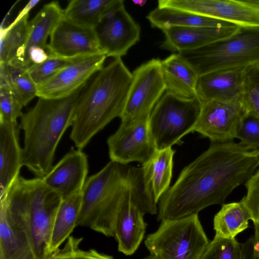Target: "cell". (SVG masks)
Listing matches in <instances>:
<instances>
[{"mask_svg": "<svg viewBox=\"0 0 259 259\" xmlns=\"http://www.w3.org/2000/svg\"><path fill=\"white\" fill-rule=\"evenodd\" d=\"M63 17L64 9L58 2L53 1L45 5L29 21L25 43L14 60L9 64L28 70L31 67L27 57L28 51L35 47L47 48L48 37Z\"/></svg>", "mask_w": 259, "mask_h": 259, "instance_id": "obj_20", "label": "cell"}, {"mask_svg": "<svg viewBox=\"0 0 259 259\" xmlns=\"http://www.w3.org/2000/svg\"><path fill=\"white\" fill-rule=\"evenodd\" d=\"M144 215L131 201L130 189L125 180L114 237L117 242L118 250L125 255L133 254L144 238L147 227Z\"/></svg>", "mask_w": 259, "mask_h": 259, "instance_id": "obj_17", "label": "cell"}, {"mask_svg": "<svg viewBox=\"0 0 259 259\" xmlns=\"http://www.w3.org/2000/svg\"><path fill=\"white\" fill-rule=\"evenodd\" d=\"M17 122L0 120V196L19 177L23 165Z\"/></svg>", "mask_w": 259, "mask_h": 259, "instance_id": "obj_21", "label": "cell"}, {"mask_svg": "<svg viewBox=\"0 0 259 259\" xmlns=\"http://www.w3.org/2000/svg\"><path fill=\"white\" fill-rule=\"evenodd\" d=\"M104 53L77 58L50 79L37 87V97L60 99L85 87L89 79L104 66Z\"/></svg>", "mask_w": 259, "mask_h": 259, "instance_id": "obj_14", "label": "cell"}, {"mask_svg": "<svg viewBox=\"0 0 259 259\" xmlns=\"http://www.w3.org/2000/svg\"><path fill=\"white\" fill-rule=\"evenodd\" d=\"M199 118L194 132L208 138L211 143L233 141L239 125L247 112L242 96L229 102H201Z\"/></svg>", "mask_w": 259, "mask_h": 259, "instance_id": "obj_13", "label": "cell"}, {"mask_svg": "<svg viewBox=\"0 0 259 259\" xmlns=\"http://www.w3.org/2000/svg\"><path fill=\"white\" fill-rule=\"evenodd\" d=\"M23 105L5 84H0V120L17 122L23 115Z\"/></svg>", "mask_w": 259, "mask_h": 259, "instance_id": "obj_37", "label": "cell"}, {"mask_svg": "<svg viewBox=\"0 0 259 259\" xmlns=\"http://www.w3.org/2000/svg\"><path fill=\"white\" fill-rule=\"evenodd\" d=\"M247 194L241 200L254 225H259V169L245 182Z\"/></svg>", "mask_w": 259, "mask_h": 259, "instance_id": "obj_38", "label": "cell"}, {"mask_svg": "<svg viewBox=\"0 0 259 259\" xmlns=\"http://www.w3.org/2000/svg\"><path fill=\"white\" fill-rule=\"evenodd\" d=\"M201 107L197 97L183 99L165 91L149 116V129L156 150L181 144L184 136L193 132Z\"/></svg>", "mask_w": 259, "mask_h": 259, "instance_id": "obj_8", "label": "cell"}, {"mask_svg": "<svg viewBox=\"0 0 259 259\" xmlns=\"http://www.w3.org/2000/svg\"><path fill=\"white\" fill-rule=\"evenodd\" d=\"M132 80V73L121 58L100 70L83 90L74 110L70 139L82 150L111 120L120 117Z\"/></svg>", "mask_w": 259, "mask_h": 259, "instance_id": "obj_2", "label": "cell"}, {"mask_svg": "<svg viewBox=\"0 0 259 259\" xmlns=\"http://www.w3.org/2000/svg\"><path fill=\"white\" fill-rule=\"evenodd\" d=\"M111 161L126 165L136 161L148 162L156 152L149 125V116L135 121L120 123L107 139Z\"/></svg>", "mask_w": 259, "mask_h": 259, "instance_id": "obj_12", "label": "cell"}, {"mask_svg": "<svg viewBox=\"0 0 259 259\" xmlns=\"http://www.w3.org/2000/svg\"><path fill=\"white\" fill-rule=\"evenodd\" d=\"M132 2H133V3L135 5H139V6H140L141 7H143V6H144L146 4V3L147 2V1H145V0H134V1H133Z\"/></svg>", "mask_w": 259, "mask_h": 259, "instance_id": "obj_41", "label": "cell"}, {"mask_svg": "<svg viewBox=\"0 0 259 259\" xmlns=\"http://www.w3.org/2000/svg\"><path fill=\"white\" fill-rule=\"evenodd\" d=\"M242 99L247 112L259 117V62L244 69Z\"/></svg>", "mask_w": 259, "mask_h": 259, "instance_id": "obj_32", "label": "cell"}, {"mask_svg": "<svg viewBox=\"0 0 259 259\" xmlns=\"http://www.w3.org/2000/svg\"><path fill=\"white\" fill-rule=\"evenodd\" d=\"M116 0H71L64 9V18L79 26L94 29Z\"/></svg>", "mask_w": 259, "mask_h": 259, "instance_id": "obj_30", "label": "cell"}, {"mask_svg": "<svg viewBox=\"0 0 259 259\" xmlns=\"http://www.w3.org/2000/svg\"><path fill=\"white\" fill-rule=\"evenodd\" d=\"M161 69L166 91L183 99L197 97L199 76L180 53L161 60Z\"/></svg>", "mask_w": 259, "mask_h": 259, "instance_id": "obj_22", "label": "cell"}, {"mask_svg": "<svg viewBox=\"0 0 259 259\" xmlns=\"http://www.w3.org/2000/svg\"><path fill=\"white\" fill-rule=\"evenodd\" d=\"M0 84L7 85L23 106L37 97V85L27 70L9 63H0Z\"/></svg>", "mask_w": 259, "mask_h": 259, "instance_id": "obj_31", "label": "cell"}, {"mask_svg": "<svg viewBox=\"0 0 259 259\" xmlns=\"http://www.w3.org/2000/svg\"><path fill=\"white\" fill-rule=\"evenodd\" d=\"M236 138L250 149H259V117L247 112L239 125Z\"/></svg>", "mask_w": 259, "mask_h": 259, "instance_id": "obj_36", "label": "cell"}, {"mask_svg": "<svg viewBox=\"0 0 259 259\" xmlns=\"http://www.w3.org/2000/svg\"><path fill=\"white\" fill-rule=\"evenodd\" d=\"M84 88L65 98H38L34 106L20 117L19 127L24 133L23 165L37 177L43 178L53 167L56 148L72 125Z\"/></svg>", "mask_w": 259, "mask_h": 259, "instance_id": "obj_3", "label": "cell"}, {"mask_svg": "<svg viewBox=\"0 0 259 259\" xmlns=\"http://www.w3.org/2000/svg\"><path fill=\"white\" fill-rule=\"evenodd\" d=\"M81 206V192L62 200L53 226L49 250L51 254L70 236L77 227Z\"/></svg>", "mask_w": 259, "mask_h": 259, "instance_id": "obj_26", "label": "cell"}, {"mask_svg": "<svg viewBox=\"0 0 259 259\" xmlns=\"http://www.w3.org/2000/svg\"><path fill=\"white\" fill-rule=\"evenodd\" d=\"M50 54L48 47L47 48L35 47L28 51L27 57L31 66L42 63L48 58Z\"/></svg>", "mask_w": 259, "mask_h": 259, "instance_id": "obj_40", "label": "cell"}, {"mask_svg": "<svg viewBox=\"0 0 259 259\" xmlns=\"http://www.w3.org/2000/svg\"><path fill=\"white\" fill-rule=\"evenodd\" d=\"M209 243L198 214L162 221L146 237L149 254L142 259H201Z\"/></svg>", "mask_w": 259, "mask_h": 259, "instance_id": "obj_7", "label": "cell"}, {"mask_svg": "<svg viewBox=\"0 0 259 259\" xmlns=\"http://www.w3.org/2000/svg\"><path fill=\"white\" fill-rule=\"evenodd\" d=\"M76 59H67L51 54L46 61L31 66L27 71L37 87Z\"/></svg>", "mask_w": 259, "mask_h": 259, "instance_id": "obj_34", "label": "cell"}, {"mask_svg": "<svg viewBox=\"0 0 259 259\" xmlns=\"http://www.w3.org/2000/svg\"><path fill=\"white\" fill-rule=\"evenodd\" d=\"M239 27H170L162 30L165 39L160 48L177 53L194 50L230 36Z\"/></svg>", "mask_w": 259, "mask_h": 259, "instance_id": "obj_18", "label": "cell"}, {"mask_svg": "<svg viewBox=\"0 0 259 259\" xmlns=\"http://www.w3.org/2000/svg\"><path fill=\"white\" fill-rule=\"evenodd\" d=\"M158 6L188 11L240 27H259V0H159Z\"/></svg>", "mask_w": 259, "mask_h": 259, "instance_id": "obj_11", "label": "cell"}, {"mask_svg": "<svg viewBox=\"0 0 259 259\" xmlns=\"http://www.w3.org/2000/svg\"><path fill=\"white\" fill-rule=\"evenodd\" d=\"M241 244L236 239L214 236L209 242L201 259H240Z\"/></svg>", "mask_w": 259, "mask_h": 259, "instance_id": "obj_35", "label": "cell"}, {"mask_svg": "<svg viewBox=\"0 0 259 259\" xmlns=\"http://www.w3.org/2000/svg\"><path fill=\"white\" fill-rule=\"evenodd\" d=\"M240 259H259V225H254V232L247 241L241 244Z\"/></svg>", "mask_w": 259, "mask_h": 259, "instance_id": "obj_39", "label": "cell"}, {"mask_svg": "<svg viewBox=\"0 0 259 259\" xmlns=\"http://www.w3.org/2000/svg\"><path fill=\"white\" fill-rule=\"evenodd\" d=\"M244 69H225L199 76L197 97L201 102H229L241 96Z\"/></svg>", "mask_w": 259, "mask_h": 259, "instance_id": "obj_19", "label": "cell"}, {"mask_svg": "<svg viewBox=\"0 0 259 259\" xmlns=\"http://www.w3.org/2000/svg\"><path fill=\"white\" fill-rule=\"evenodd\" d=\"M175 153V150L171 147L156 151L152 158L142 165L157 203L170 187Z\"/></svg>", "mask_w": 259, "mask_h": 259, "instance_id": "obj_29", "label": "cell"}, {"mask_svg": "<svg viewBox=\"0 0 259 259\" xmlns=\"http://www.w3.org/2000/svg\"><path fill=\"white\" fill-rule=\"evenodd\" d=\"M82 240V238L70 236L64 246L52 253L49 259H114L112 256L100 253L94 249H81L79 246Z\"/></svg>", "mask_w": 259, "mask_h": 259, "instance_id": "obj_33", "label": "cell"}, {"mask_svg": "<svg viewBox=\"0 0 259 259\" xmlns=\"http://www.w3.org/2000/svg\"><path fill=\"white\" fill-rule=\"evenodd\" d=\"M88 171L87 155L81 149H72L41 178L63 200L82 192Z\"/></svg>", "mask_w": 259, "mask_h": 259, "instance_id": "obj_16", "label": "cell"}, {"mask_svg": "<svg viewBox=\"0 0 259 259\" xmlns=\"http://www.w3.org/2000/svg\"><path fill=\"white\" fill-rule=\"evenodd\" d=\"M48 47L51 54L67 59L103 53L94 29L76 25L64 17L51 33Z\"/></svg>", "mask_w": 259, "mask_h": 259, "instance_id": "obj_15", "label": "cell"}, {"mask_svg": "<svg viewBox=\"0 0 259 259\" xmlns=\"http://www.w3.org/2000/svg\"><path fill=\"white\" fill-rule=\"evenodd\" d=\"M125 180L132 202L145 214H157L158 203L143 166H126Z\"/></svg>", "mask_w": 259, "mask_h": 259, "instance_id": "obj_28", "label": "cell"}, {"mask_svg": "<svg viewBox=\"0 0 259 259\" xmlns=\"http://www.w3.org/2000/svg\"><path fill=\"white\" fill-rule=\"evenodd\" d=\"M198 76L259 62V27H239L230 36L179 53Z\"/></svg>", "mask_w": 259, "mask_h": 259, "instance_id": "obj_6", "label": "cell"}, {"mask_svg": "<svg viewBox=\"0 0 259 259\" xmlns=\"http://www.w3.org/2000/svg\"><path fill=\"white\" fill-rule=\"evenodd\" d=\"M259 167V149L233 141L211 143L181 171L158 203L157 220H177L198 214L246 182Z\"/></svg>", "mask_w": 259, "mask_h": 259, "instance_id": "obj_1", "label": "cell"}, {"mask_svg": "<svg viewBox=\"0 0 259 259\" xmlns=\"http://www.w3.org/2000/svg\"><path fill=\"white\" fill-rule=\"evenodd\" d=\"M125 165L110 160L87 179L81 192L77 227H88L107 237H114L121 185L125 180Z\"/></svg>", "mask_w": 259, "mask_h": 259, "instance_id": "obj_5", "label": "cell"}, {"mask_svg": "<svg viewBox=\"0 0 259 259\" xmlns=\"http://www.w3.org/2000/svg\"><path fill=\"white\" fill-rule=\"evenodd\" d=\"M249 213L242 200L222 205L213 219L215 236L224 239L235 237L248 227Z\"/></svg>", "mask_w": 259, "mask_h": 259, "instance_id": "obj_27", "label": "cell"}, {"mask_svg": "<svg viewBox=\"0 0 259 259\" xmlns=\"http://www.w3.org/2000/svg\"><path fill=\"white\" fill-rule=\"evenodd\" d=\"M99 47L107 57L121 58L140 39L141 27L116 0L94 29Z\"/></svg>", "mask_w": 259, "mask_h": 259, "instance_id": "obj_10", "label": "cell"}, {"mask_svg": "<svg viewBox=\"0 0 259 259\" xmlns=\"http://www.w3.org/2000/svg\"><path fill=\"white\" fill-rule=\"evenodd\" d=\"M146 18L151 27L161 30L174 26L222 27L236 25L188 11L165 7L157 6Z\"/></svg>", "mask_w": 259, "mask_h": 259, "instance_id": "obj_24", "label": "cell"}, {"mask_svg": "<svg viewBox=\"0 0 259 259\" xmlns=\"http://www.w3.org/2000/svg\"><path fill=\"white\" fill-rule=\"evenodd\" d=\"M0 199L12 220L25 234L36 259H49L53 226L62 201L60 196L41 178L19 176Z\"/></svg>", "mask_w": 259, "mask_h": 259, "instance_id": "obj_4", "label": "cell"}, {"mask_svg": "<svg viewBox=\"0 0 259 259\" xmlns=\"http://www.w3.org/2000/svg\"><path fill=\"white\" fill-rule=\"evenodd\" d=\"M40 1H30L8 27L1 29L0 63H10L21 50L26 40L30 10Z\"/></svg>", "mask_w": 259, "mask_h": 259, "instance_id": "obj_25", "label": "cell"}, {"mask_svg": "<svg viewBox=\"0 0 259 259\" xmlns=\"http://www.w3.org/2000/svg\"><path fill=\"white\" fill-rule=\"evenodd\" d=\"M0 259H36L25 234L10 217L0 200Z\"/></svg>", "mask_w": 259, "mask_h": 259, "instance_id": "obj_23", "label": "cell"}, {"mask_svg": "<svg viewBox=\"0 0 259 259\" xmlns=\"http://www.w3.org/2000/svg\"><path fill=\"white\" fill-rule=\"evenodd\" d=\"M165 91L161 60L154 58L136 68L132 73L121 122L130 123L149 116Z\"/></svg>", "mask_w": 259, "mask_h": 259, "instance_id": "obj_9", "label": "cell"}]
</instances>
